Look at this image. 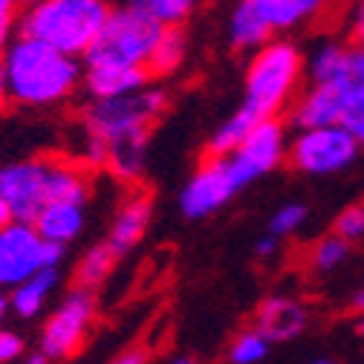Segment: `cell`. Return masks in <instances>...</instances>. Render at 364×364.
Listing matches in <instances>:
<instances>
[{"label":"cell","mask_w":364,"mask_h":364,"mask_svg":"<svg viewBox=\"0 0 364 364\" xmlns=\"http://www.w3.org/2000/svg\"><path fill=\"white\" fill-rule=\"evenodd\" d=\"M0 84L6 102L21 107H55L70 102L84 84V64L50 43L18 35L0 58Z\"/></svg>","instance_id":"cell-1"},{"label":"cell","mask_w":364,"mask_h":364,"mask_svg":"<svg viewBox=\"0 0 364 364\" xmlns=\"http://www.w3.org/2000/svg\"><path fill=\"white\" fill-rule=\"evenodd\" d=\"M165 107L168 93L154 84H145L122 96L93 99L81 119V159L87 165H105L110 145L127 139H148L151 127L165 113Z\"/></svg>","instance_id":"cell-2"},{"label":"cell","mask_w":364,"mask_h":364,"mask_svg":"<svg viewBox=\"0 0 364 364\" xmlns=\"http://www.w3.org/2000/svg\"><path fill=\"white\" fill-rule=\"evenodd\" d=\"M0 197L15 220H35L38 211L55 200L87 203L90 179L75 162L64 159H18L0 165Z\"/></svg>","instance_id":"cell-3"},{"label":"cell","mask_w":364,"mask_h":364,"mask_svg":"<svg viewBox=\"0 0 364 364\" xmlns=\"http://www.w3.org/2000/svg\"><path fill=\"white\" fill-rule=\"evenodd\" d=\"M110 15L107 0H29L21 9L18 26L23 35L84 58Z\"/></svg>","instance_id":"cell-4"},{"label":"cell","mask_w":364,"mask_h":364,"mask_svg":"<svg viewBox=\"0 0 364 364\" xmlns=\"http://www.w3.org/2000/svg\"><path fill=\"white\" fill-rule=\"evenodd\" d=\"M301 73H304V55L295 43L269 38L263 47H257L246 70L240 110L249 113L255 122L281 116V110H287L295 96Z\"/></svg>","instance_id":"cell-5"},{"label":"cell","mask_w":364,"mask_h":364,"mask_svg":"<svg viewBox=\"0 0 364 364\" xmlns=\"http://www.w3.org/2000/svg\"><path fill=\"white\" fill-rule=\"evenodd\" d=\"M162 32L165 26L148 12L142 0H130L124 6L110 9L99 38L81 61H122L148 67V58Z\"/></svg>","instance_id":"cell-6"},{"label":"cell","mask_w":364,"mask_h":364,"mask_svg":"<svg viewBox=\"0 0 364 364\" xmlns=\"http://www.w3.org/2000/svg\"><path fill=\"white\" fill-rule=\"evenodd\" d=\"M358 148L361 142L341 122L298 127V136L289 142V162L309 176H333L355 162Z\"/></svg>","instance_id":"cell-7"},{"label":"cell","mask_w":364,"mask_h":364,"mask_svg":"<svg viewBox=\"0 0 364 364\" xmlns=\"http://www.w3.org/2000/svg\"><path fill=\"white\" fill-rule=\"evenodd\" d=\"M96 321V295L87 287L70 289L58 306L47 315V321L38 336V350L47 355V361H64L73 358L81 347L84 338Z\"/></svg>","instance_id":"cell-8"},{"label":"cell","mask_w":364,"mask_h":364,"mask_svg":"<svg viewBox=\"0 0 364 364\" xmlns=\"http://www.w3.org/2000/svg\"><path fill=\"white\" fill-rule=\"evenodd\" d=\"M64 249L47 243L29 220H12L0 229V289H15L43 266H61Z\"/></svg>","instance_id":"cell-9"},{"label":"cell","mask_w":364,"mask_h":364,"mask_svg":"<svg viewBox=\"0 0 364 364\" xmlns=\"http://www.w3.org/2000/svg\"><path fill=\"white\" fill-rule=\"evenodd\" d=\"M246 188V179L235 168L229 154H211L194 176L179 191V208L188 220H203L214 211H220L232 197H237Z\"/></svg>","instance_id":"cell-10"},{"label":"cell","mask_w":364,"mask_h":364,"mask_svg":"<svg viewBox=\"0 0 364 364\" xmlns=\"http://www.w3.org/2000/svg\"><path fill=\"white\" fill-rule=\"evenodd\" d=\"M240 176L246 179V186L257 182L260 176L272 173L275 168L284 165L289 156V139H287V127L278 122V116L257 119L252 130L246 133V139L229 154Z\"/></svg>","instance_id":"cell-11"},{"label":"cell","mask_w":364,"mask_h":364,"mask_svg":"<svg viewBox=\"0 0 364 364\" xmlns=\"http://www.w3.org/2000/svg\"><path fill=\"white\" fill-rule=\"evenodd\" d=\"M312 84H341L355 87L364 81V47H347L341 41H324L312 50L304 64Z\"/></svg>","instance_id":"cell-12"},{"label":"cell","mask_w":364,"mask_h":364,"mask_svg":"<svg viewBox=\"0 0 364 364\" xmlns=\"http://www.w3.org/2000/svg\"><path fill=\"white\" fill-rule=\"evenodd\" d=\"M148 84V67L122 61H84V90L90 99L122 96Z\"/></svg>","instance_id":"cell-13"},{"label":"cell","mask_w":364,"mask_h":364,"mask_svg":"<svg viewBox=\"0 0 364 364\" xmlns=\"http://www.w3.org/2000/svg\"><path fill=\"white\" fill-rule=\"evenodd\" d=\"M255 327L272 341V344H281V341H292L295 336L304 333L306 327V309L298 298L292 295H272L257 306L255 315Z\"/></svg>","instance_id":"cell-14"},{"label":"cell","mask_w":364,"mask_h":364,"mask_svg":"<svg viewBox=\"0 0 364 364\" xmlns=\"http://www.w3.org/2000/svg\"><path fill=\"white\" fill-rule=\"evenodd\" d=\"M87 203H75V200H55L47 203L38 217L32 220V225L41 232V237L47 243H55L61 249H67L70 243H75L87 225Z\"/></svg>","instance_id":"cell-15"},{"label":"cell","mask_w":364,"mask_h":364,"mask_svg":"<svg viewBox=\"0 0 364 364\" xmlns=\"http://www.w3.org/2000/svg\"><path fill=\"white\" fill-rule=\"evenodd\" d=\"M347 99V87L341 84H312L298 99L292 110V122L298 127H318V124H336L341 122Z\"/></svg>","instance_id":"cell-16"},{"label":"cell","mask_w":364,"mask_h":364,"mask_svg":"<svg viewBox=\"0 0 364 364\" xmlns=\"http://www.w3.org/2000/svg\"><path fill=\"white\" fill-rule=\"evenodd\" d=\"M61 287V272L58 266H43L26 281H21L15 289H9L12 298V315H18L21 321H32L43 309L50 306L53 295Z\"/></svg>","instance_id":"cell-17"},{"label":"cell","mask_w":364,"mask_h":364,"mask_svg":"<svg viewBox=\"0 0 364 364\" xmlns=\"http://www.w3.org/2000/svg\"><path fill=\"white\" fill-rule=\"evenodd\" d=\"M151 225V203L145 197H130L113 217L110 223V232H107V243L110 249L122 257L130 249H136L142 243L145 232Z\"/></svg>","instance_id":"cell-18"},{"label":"cell","mask_w":364,"mask_h":364,"mask_svg":"<svg viewBox=\"0 0 364 364\" xmlns=\"http://www.w3.org/2000/svg\"><path fill=\"white\" fill-rule=\"evenodd\" d=\"M272 32H289L304 26L327 6V0H252Z\"/></svg>","instance_id":"cell-19"},{"label":"cell","mask_w":364,"mask_h":364,"mask_svg":"<svg viewBox=\"0 0 364 364\" xmlns=\"http://www.w3.org/2000/svg\"><path fill=\"white\" fill-rule=\"evenodd\" d=\"M275 35L252 0H240L229 18V38L237 50H257Z\"/></svg>","instance_id":"cell-20"},{"label":"cell","mask_w":364,"mask_h":364,"mask_svg":"<svg viewBox=\"0 0 364 364\" xmlns=\"http://www.w3.org/2000/svg\"><path fill=\"white\" fill-rule=\"evenodd\" d=\"M116 260H119V255L110 249L107 240L90 246V249L78 257V263H75V284H78V287H87V289L102 287V284L113 275Z\"/></svg>","instance_id":"cell-21"},{"label":"cell","mask_w":364,"mask_h":364,"mask_svg":"<svg viewBox=\"0 0 364 364\" xmlns=\"http://www.w3.org/2000/svg\"><path fill=\"white\" fill-rule=\"evenodd\" d=\"M186 53H188V41L182 35L179 26H165V32L159 35L156 47L148 58V73H156V75H171L182 67L186 61Z\"/></svg>","instance_id":"cell-22"},{"label":"cell","mask_w":364,"mask_h":364,"mask_svg":"<svg viewBox=\"0 0 364 364\" xmlns=\"http://www.w3.org/2000/svg\"><path fill=\"white\" fill-rule=\"evenodd\" d=\"M252 124H255V119L237 107L229 119H225V122L211 133L208 151H211V154H232V151L246 139V133L252 130Z\"/></svg>","instance_id":"cell-23"},{"label":"cell","mask_w":364,"mask_h":364,"mask_svg":"<svg viewBox=\"0 0 364 364\" xmlns=\"http://www.w3.org/2000/svg\"><path fill=\"white\" fill-rule=\"evenodd\" d=\"M350 255V240H344L341 235H327L321 237L312 252H309V266L315 272H321V275H327V272H336Z\"/></svg>","instance_id":"cell-24"},{"label":"cell","mask_w":364,"mask_h":364,"mask_svg":"<svg viewBox=\"0 0 364 364\" xmlns=\"http://www.w3.org/2000/svg\"><path fill=\"white\" fill-rule=\"evenodd\" d=\"M269 350H272V341H269L257 327H252V330H243V333L232 341L229 358H232L235 364H260V361L269 358Z\"/></svg>","instance_id":"cell-25"},{"label":"cell","mask_w":364,"mask_h":364,"mask_svg":"<svg viewBox=\"0 0 364 364\" xmlns=\"http://www.w3.org/2000/svg\"><path fill=\"white\" fill-rule=\"evenodd\" d=\"M142 4L162 26H182L191 18L197 0H142Z\"/></svg>","instance_id":"cell-26"},{"label":"cell","mask_w":364,"mask_h":364,"mask_svg":"<svg viewBox=\"0 0 364 364\" xmlns=\"http://www.w3.org/2000/svg\"><path fill=\"white\" fill-rule=\"evenodd\" d=\"M306 223V205L304 203H284L269 220V232L275 237H289L295 232H301V225Z\"/></svg>","instance_id":"cell-27"},{"label":"cell","mask_w":364,"mask_h":364,"mask_svg":"<svg viewBox=\"0 0 364 364\" xmlns=\"http://www.w3.org/2000/svg\"><path fill=\"white\" fill-rule=\"evenodd\" d=\"M341 124L364 145V81L347 90L344 110H341Z\"/></svg>","instance_id":"cell-28"},{"label":"cell","mask_w":364,"mask_h":364,"mask_svg":"<svg viewBox=\"0 0 364 364\" xmlns=\"http://www.w3.org/2000/svg\"><path fill=\"white\" fill-rule=\"evenodd\" d=\"M336 235L350 243L364 240V205H350L336 217Z\"/></svg>","instance_id":"cell-29"},{"label":"cell","mask_w":364,"mask_h":364,"mask_svg":"<svg viewBox=\"0 0 364 364\" xmlns=\"http://www.w3.org/2000/svg\"><path fill=\"white\" fill-rule=\"evenodd\" d=\"M23 0H0V58H4L9 41L15 38V23L21 18Z\"/></svg>","instance_id":"cell-30"},{"label":"cell","mask_w":364,"mask_h":364,"mask_svg":"<svg viewBox=\"0 0 364 364\" xmlns=\"http://www.w3.org/2000/svg\"><path fill=\"white\" fill-rule=\"evenodd\" d=\"M26 355V341L21 333L9 330V327H0V364H9Z\"/></svg>","instance_id":"cell-31"},{"label":"cell","mask_w":364,"mask_h":364,"mask_svg":"<svg viewBox=\"0 0 364 364\" xmlns=\"http://www.w3.org/2000/svg\"><path fill=\"white\" fill-rule=\"evenodd\" d=\"M278 246H281V237H275V235H263L257 243H255V255L257 257H272V255H275L278 252Z\"/></svg>","instance_id":"cell-32"},{"label":"cell","mask_w":364,"mask_h":364,"mask_svg":"<svg viewBox=\"0 0 364 364\" xmlns=\"http://www.w3.org/2000/svg\"><path fill=\"white\" fill-rule=\"evenodd\" d=\"M12 315V298L6 289H0V327L6 324V318Z\"/></svg>","instance_id":"cell-33"},{"label":"cell","mask_w":364,"mask_h":364,"mask_svg":"<svg viewBox=\"0 0 364 364\" xmlns=\"http://www.w3.org/2000/svg\"><path fill=\"white\" fill-rule=\"evenodd\" d=\"M355 41L364 47V0H358V9H355Z\"/></svg>","instance_id":"cell-34"},{"label":"cell","mask_w":364,"mask_h":364,"mask_svg":"<svg viewBox=\"0 0 364 364\" xmlns=\"http://www.w3.org/2000/svg\"><path fill=\"white\" fill-rule=\"evenodd\" d=\"M116 361H122V364H139V361H148V355H145L142 350H127V353H122Z\"/></svg>","instance_id":"cell-35"},{"label":"cell","mask_w":364,"mask_h":364,"mask_svg":"<svg viewBox=\"0 0 364 364\" xmlns=\"http://www.w3.org/2000/svg\"><path fill=\"white\" fill-rule=\"evenodd\" d=\"M12 220H15V214H12L9 203H6L4 197H0V229H4V225H6V223H12Z\"/></svg>","instance_id":"cell-36"},{"label":"cell","mask_w":364,"mask_h":364,"mask_svg":"<svg viewBox=\"0 0 364 364\" xmlns=\"http://www.w3.org/2000/svg\"><path fill=\"white\" fill-rule=\"evenodd\" d=\"M353 309H355L358 315H364V287L355 289V295H353Z\"/></svg>","instance_id":"cell-37"},{"label":"cell","mask_w":364,"mask_h":364,"mask_svg":"<svg viewBox=\"0 0 364 364\" xmlns=\"http://www.w3.org/2000/svg\"><path fill=\"white\" fill-rule=\"evenodd\" d=\"M6 102V93H4V84H0V105H4Z\"/></svg>","instance_id":"cell-38"},{"label":"cell","mask_w":364,"mask_h":364,"mask_svg":"<svg viewBox=\"0 0 364 364\" xmlns=\"http://www.w3.org/2000/svg\"><path fill=\"white\" fill-rule=\"evenodd\" d=\"M358 333L364 336V315H361V321H358Z\"/></svg>","instance_id":"cell-39"},{"label":"cell","mask_w":364,"mask_h":364,"mask_svg":"<svg viewBox=\"0 0 364 364\" xmlns=\"http://www.w3.org/2000/svg\"><path fill=\"white\" fill-rule=\"evenodd\" d=\"M23 4H29V0H23Z\"/></svg>","instance_id":"cell-40"}]
</instances>
